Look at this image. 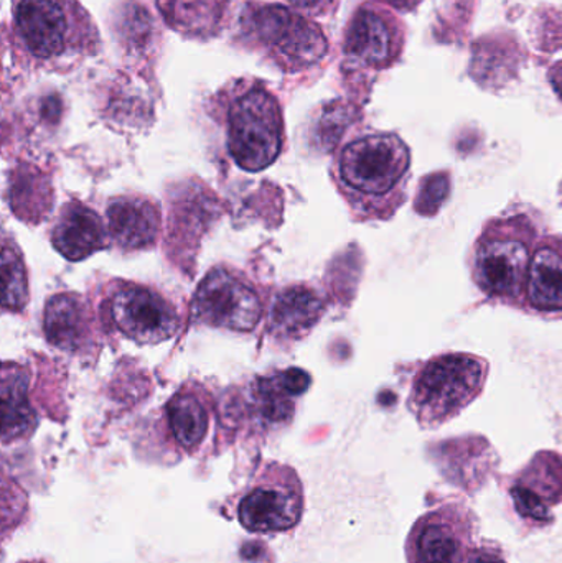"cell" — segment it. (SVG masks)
Masks as SVG:
<instances>
[{"label":"cell","mask_w":562,"mask_h":563,"mask_svg":"<svg viewBox=\"0 0 562 563\" xmlns=\"http://www.w3.org/2000/svg\"><path fill=\"white\" fill-rule=\"evenodd\" d=\"M411 151L393 132H375L349 142L335 162V180L353 214L389 220L406 201Z\"/></svg>","instance_id":"cell-1"},{"label":"cell","mask_w":562,"mask_h":563,"mask_svg":"<svg viewBox=\"0 0 562 563\" xmlns=\"http://www.w3.org/2000/svg\"><path fill=\"white\" fill-rule=\"evenodd\" d=\"M13 32L30 58L69 71L101 46L95 20L78 0H12Z\"/></svg>","instance_id":"cell-2"},{"label":"cell","mask_w":562,"mask_h":563,"mask_svg":"<svg viewBox=\"0 0 562 563\" xmlns=\"http://www.w3.org/2000/svg\"><path fill=\"white\" fill-rule=\"evenodd\" d=\"M540 230L528 214L485 224L472 251V279L492 300L525 308L528 274Z\"/></svg>","instance_id":"cell-3"},{"label":"cell","mask_w":562,"mask_h":563,"mask_svg":"<svg viewBox=\"0 0 562 563\" xmlns=\"http://www.w3.org/2000/svg\"><path fill=\"white\" fill-rule=\"evenodd\" d=\"M241 35L280 71L293 75L319 65L329 53L322 26L280 3H246L241 13Z\"/></svg>","instance_id":"cell-4"},{"label":"cell","mask_w":562,"mask_h":563,"mask_svg":"<svg viewBox=\"0 0 562 563\" xmlns=\"http://www.w3.org/2000/svg\"><path fill=\"white\" fill-rule=\"evenodd\" d=\"M488 371L487 360L475 354H439L416 374L409 393V410L422 429H438L484 393Z\"/></svg>","instance_id":"cell-5"},{"label":"cell","mask_w":562,"mask_h":563,"mask_svg":"<svg viewBox=\"0 0 562 563\" xmlns=\"http://www.w3.org/2000/svg\"><path fill=\"white\" fill-rule=\"evenodd\" d=\"M228 152L238 167L256 174L269 168L284 145L279 101L256 81L234 86L227 106Z\"/></svg>","instance_id":"cell-6"},{"label":"cell","mask_w":562,"mask_h":563,"mask_svg":"<svg viewBox=\"0 0 562 563\" xmlns=\"http://www.w3.org/2000/svg\"><path fill=\"white\" fill-rule=\"evenodd\" d=\"M263 317L256 288L233 271H211L198 285L194 297V318L221 330L250 333Z\"/></svg>","instance_id":"cell-7"},{"label":"cell","mask_w":562,"mask_h":563,"mask_svg":"<svg viewBox=\"0 0 562 563\" xmlns=\"http://www.w3.org/2000/svg\"><path fill=\"white\" fill-rule=\"evenodd\" d=\"M477 518L461 503H449L418 519L406 541L409 563H464L474 545Z\"/></svg>","instance_id":"cell-8"},{"label":"cell","mask_w":562,"mask_h":563,"mask_svg":"<svg viewBox=\"0 0 562 563\" xmlns=\"http://www.w3.org/2000/svg\"><path fill=\"white\" fill-rule=\"evenodd\" d=\"M302 506V488L293 470L273 465L241 499L238 519L256 534L289 531L300 521Z\"/></svg>","instance_id":"cell-9"},{"label":"cell","mask_w":562,"mask_h":563,"mask_svg":"<svg viewBox=\"0 0 562 563\" xmlns=\"http://www.w3.org/2000/svg\"><path fill=\"white\" fill-rule=\"evenodd\" d=\"M406 43L405 23L389 10L363 3L349 20L343 40L346 65L386 69L401 58Z\"/></svg>","instance_id":"cell-10"},{"label":"cell","mask_w":562,"mask_h":563,"mask_svg":"<svg viewBox=\"0 0 562 563\" xmlns=\"http://www.w3.org/2000/svg\"><path fill=\"white\" fill-rule=\"evenodd\" d=\"M109 318L137 344H161L175 336L180 318L174 305L144 285H122L108 301Z\"/></svg>","instance_id":"cell-11"},{"label":"cell","mask_w":562,"mask_h":563,"mask_svg":"<svg viewBox=\"0 0 562 563\" xmlns=\"http://www.w3.org/2000/svg\"><path fill=\"white\" fill-rule=\"evenodd\" d=\"M510 496L518 516L531 528L553 525V506L562 503V456L543 450L515 476Z\"/></svg>","instance_id":"cell-12"},{"label":"cell","mask_w":562,"mask_h":563,"mask_svg":"<svg viewBox=\"0 0 562 563\" xmlns=\"http://www.w3.org/2000/svg\"><path fill=\"white\" fill-rule=\"evenodd\" d=\"M106 228L119 250H147L157 241L161 211L154 201L139 195L112 198L106 210Z\"/></svg>","instance_id":"cell-13"},{"label":"cell","mask_w":562,"mask_h":563,"mask_svg":"<svg viewBox=\"0 0 562 563\" xmlns=\"http://www.w3.org/2000/svg\"><path fill=\"white\" fill-rule=\"evenodd\" d=\"M525 308L543 317L562 314V234L538 241L528 274Z\"/></svg>","instance_id":"cell-14"},{"label":"cell","mask_w":562,"mask_h":563,"mask_svg":"<svg viewBox=\"0 0 562 563\" xmlns=\"http://www.w3.org/2000/svg\"><path fill=\"white\" fill-rule=\"evenodd\" d=\"M106 236L99 214L86 205L71 201L59 211L53 227L52 244L65 260L78 263L104 250L108 246Z\"/></svg>","instance_id":"cell-15"},{"label":"cell","mask_w":562,"mask_h":563,"mask_svg":"<svg viewBox=\"0 0 562 563\" xmlns=\"http://www.w3.org/2000/svg\"><path fill=\"white\" fill-rule=\"evenodd\" d=\"M43 331L53 346L79 353L91 341V311L78 295H55L46 301Z\"/></svg>","instance_id":"cell-16"},{"label":"cell","mask_w":562,"mask_h":563,"mask_svg":"<svg viewBox=\"0 0 562 563\" xmlns=\"http://www.w3.org/2000/svg\"><path fill=\"white\" fill-rule=\"evenodd\" d=\"M309 373L299 367L260 377L251 384V404L264 422L283 423L293 417L294 399L309 389Z\"/></svg>","instance_id":"cell-17"},{"label":"cell","mask_w":562,"mask_h":563,"mask_svg":"<svg viewBox=\"0 0 562 563\" xmlns=\"http://www.w3.org/2000/svg\"><path fill=\"white\" fill-rule=\"evenodd\" d=\"M323 300L306 285L284 288L271 307L269 327L277 336L300 338L312 330L322 317Z\"/></svg>","instance_id":"cell-18"},{"label":"cell","mask_w":562,"mask_h":563,"mask_svg":"<svg viewBox=\"0 0 562 563\" xmlns=\"http://www.w3.org/2000/svg\"><path fill=\"white\" fill-rule=\"evenodd\" d=\"M230 0H157L168 26L185 36L210 38L223 26Z\"/></svg>","instance_id":"cell-19"},{"label":"cell","mask_w":562,"mask_h":563,"mask_svg":"<svg viewBox=\"0 0 562 563\" xmlns=\"http://www.w3.org/2000/svg\"><path fill=\"white\" fill-rule=\"evenodd\" d=\"M3 442L22 439L35 430V410L29 400V376L22 367L5 364L2 373Z\"/></svg>","instance_id":"cell-20"},{"label":"cell","mask_w":562,"mask_h":563,"mask_svg":"<svg viewBox=\"0 0 562 563\" xmlns=\"http://www.w3.org/2000/svg\"><path fill=\"white\" fill-rule=\"evenodd\" d=\"M165 410L175 442L187 452L200 446L210 427V412L203 399L194 390L181 389L168 400Z\"/></svg>","instance_id":"cell-21"},{"label":"cell","mask_w":562,"mask_h":563,"mask_svg":"<svg viewBox=\"0 0 562 563\" xmlns=\"http://www.w3.org/2000/svg\"><path fill=\"white\" fill-rule=\"evenodd\" d=\"M3 308L10 311H22L29 301V284L22 254L15 243L5 238L2 253Z\"/></svg>","instance_id":"cell-22"},{"label":"cell","mask_w":562,"mask_h":563,"mask_svg":"<svg viewBox=\"0 0 562 563\" xmlns=\"http://www.w3.org/2000/svg\"><path fill=\"white\" fill-rule=\"evenodd\" d=\"M115 26H118L119 38L134 52L135 49H147L154 40L155 26L152 16L148 15L147 9L139 5L134 0L121 7Z\"/></svg>","instance_id":"cell-23"},{"label":"cell","mask_w":562,"mask_h":563,"mask_svg":"<svg viewBox=\"0 0 562 563\" xmlns=\"http://www.w3.org/2000/svg\"><path fill=\"white\" fill-rule=\"evenodd\" d=\"M294 9L302 10L310 15H329L337 9L339 0H287Z\"/></svg>","instance_id":"cell-24"},{"label":"cell","mask_w":562,"mask_h":563,"mask_svg":"<svg viewBox=\"0 0 562 563\" xmlns=\"http://www.w3.org/2000/svg\"><path fill=\"white\" fill-rule=\"evenodd\" d=\"M464 563H508L505 561L500 549L482 545V548H472L469 551Z\"/></svg>","instance_id":"cell-25"},{"label":"cell","mask_w":562,"mask_h":563,"mask_svg":"<svg viewBox=\"0 0 562 563\" xmlns=\"http://www.w3.org/2000/svg\"><path fill=\"white\" fill-rule=\"evenodd\" d=\"M378 2L386 3V5L399 10V12H412L422 0H378Z\"/></svg>","instance_id":"cell-26"},{"label":"cell","mask_w":562,"mask_h":563,"mask_svg":"<svg viewBox=\"0 0 562 563\" xmlns=\"http://www.w3.org/2000/svg\"><path fill=\"white\" fill-rule=\"evenodd\" d=\"M550 76L551 86H553L554 92H557L558 98L562 101V62L557 63L553 68L548 73Z\"/></svg>","instance_id":"cell-27"},{"label":"cell","mask_w":562,"mask_h":563,"mask_svg":"<svg viewBox=\"0 0 562 563\" xmlns=\"http://www.w3.org/2000/svg\"><path fill=\"white\" fill-rule=\"evenodd\" d=\"M561 194H562V185H561Z\"/></svg>","instance_id":"cell-28"}]
</instances>
